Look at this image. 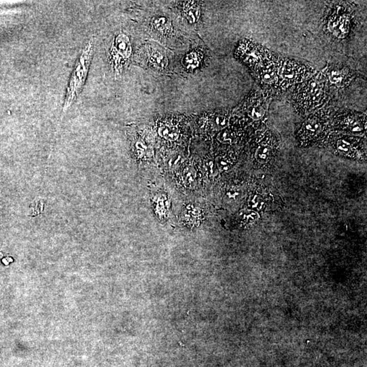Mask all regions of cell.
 I'll list each match as a JSON object with an SVG mask.
<instances>
[{
    "instance_id": "6da1fadb",
    "label": "cell",
    "mask_w": 367,
    "mask_h": 367,
    "mask_svg": "<svg viewBox=\"0 0 367 367\" xmlns=\"http://www.w3.org/2000/svg\"><path fill=\"white\" fill-rule=\"evenodd\" d=\"M94 54V44L90 40L85 45L71 73L67 86L63 112L65 113L74 104L82 92Z\"/></svg>"
},
{
    "instance_id": "7a4b0ae2",
    "label": "cell",
    "mask_w": 367,
    "mask_h": 367,
    "mask_svg": "<svg viewBox=\"0 0 367 367\" xmlns=\"http://www.w3.org/2000/svg\"><path fill=\"white\" fill-rule=\"evenodd\" d=\"M325 80L316 76L297 88L295 100L301 108L309 110L320 106L326 94Z\"/></svg>"
},
{
    "instance_id": "3957f363",
    "label": "cell",
    "mask_w": 367,
    "mask_h": 367,
    "mask_svg": "<svg viewBox=\"0 0 367 367\" xmlns=\"http://www.w3.org/2000/svg\"><path fill=\"white\" fill-rule=\"evenodd\" d=\"M327 125V116L324 111L309 116L303 122L299 131V138L301 142L308 144L315 140L317 137L322 134Z\"/></svg>"
},
{
    "instance_id": "277c9868",
    "label": "cell",
    "mask_w": 367,
    "mask_h": 367,
    "mask_svg": "<svg viewBox=\"0 0 367 367\" xmlns=\"http://www.w3.org/2000/svg\"><path fill=\"white\" fill-rule=\"evenodd\" d=\"M132 44L130 37L125 33H120L115 37L111 48L112 67L115 71L120 73L132 55Z\"/></svg>"
},
{
    "instance_id": "5b68a950",
    "label": "cell",
    "mask_w": 367,
    "mask_h": 367,
    "mask_svg": "<svg viewBox=\"0 0 367 367\" xmlns=\"http://www.w3.org/2000/svg\"><path fill=\"white\" fill-rule=\"evenodd\" d=\"M236 53L244 63L251 67L259 65L260 61L266 58L264 57L267 55L261 47H257L254 44L247 41L240 44Z\"/></svg>"
},
{
    "instance_id": "8992f818",
    "label": "cell",
    "mask_w": 367,
    "mask_h": 367,
    "mask_svg": "<svg viewBox=\"0 0 367 367\" xmlns=\"http://www.w3.org/2000/svg\"><path fill=\"white\" fill-rule=\"evenodd\" d=\"M305 67L293 61H287L281 67V72L279 73L286 85H292L295 83L301 82L306 76Z\"/></svg>"
},
{
    "instance_id": "52a82bcc",
    "label": "cell",
    "mask_w": 367,
    "mask_h": 367,
    "mask_svg": "<svg viewBox=\"0 0 367 367\" xmlns=\"http://www.w3.org/2000/svg\"><path fill=\"white\" fill-rule=\"evenodd\" d=\"M360 141L358 139L343 138H339L335 142V148L343 155L354 156L360 149Z\"/></svg>"
},
{
    "instance_id": "ba28073f",
    "label": "cell",
    "mask_w": 367,
    "mask_h": 367,
    "mask_svg": "<svg viewBox=\"0 0 367 367\" xmlns=\"http://www.w3.org/2000/svg\"><path fill=\"white\" fill-rule=\"evenodd\" d=\"M337 122L339 128L346 132L360 133L363 130L362 119L352 114H341Z\"/></svg>"
},
{
    "instance_id": "9c48e42d",
    "label": "cell",
    "mask_w": 367,
    "mask_h": 367,
    "mask_svg": "<svg viewBox=\"0 0 367 367\" xmlns=\"http://www.w3.org/2000/svg\"><path fill=\"white\" fill-rule=\"evenodd\" d=\"M202 212L201 209L194 204H187L182 214V219L190 227H198L201 223Z\"/></svg>"
},
{
    "instance_id": "30bf717a",
    "label": "cell",
    "mask_w": 367,
    "mask_h": 367,
    "mask_svg": "<svg viewBox=\"0 0 367 367\" xmlns=\"http://www.w3.org/2000/svg\"><path fill=\"white\" fill-rule=\"evenodd\" d=\"M147 59L149 64L158 70H164L168 65V59L161 51L149 48L147 50Z\"/></svg>"
},
{
    "instance_id": "8fae6325",
    "label": "cell",
    "mask_w": 367,
    "mask_h": 367,
    "mask_svg": "<svg viewBox=\"0 0 367 367\" xmlns=\"http://www.w3.org/2000/svg\"><path fill=\"white\" fill-rule=\"evenodd\" d=\"M273 152V141L271 138L260 143L255 152V158L261 164L269 161Z\"/></svg>"
},
{
    "instance_id": "7c38bea8",
    "label": "cell",
    "mask_w": 367,
    "mask_h": 367,
    "mask_svg": "<svg viewBox=\"0 0 367 367\" xmlns=\"http://www.w3.org/2000/svg\"><path fill=\"white\" fill-rule=\"evenodd\" d=\"M184 17L190 23H197L201 17V7L197 2H184L182 5Z\"/></svg>"
},
{
    "instance_id": "4fadbf2b",
    "label": "cell",
    "mask_w": 367,
    "mask_h": 367,
    "mask_svg": "<svg viewBox=\"0 0 367 367\" xmlns=\"http://www.w3.org/2000/svg\"><path fill=\"white\" fill-rule=\"evenodd\" d=\"M277 75H278V69L277 67L273 63H269L262 67L260 71V80L264 85L272 86L277 81L278 78Z\"/></svg>"
},
{
    "instance_id": "5bb4252c",
    "label": "cell",
    "mask_w": 367,
    "mask_h": 367,
    "mask_svg": "<svg viewBox=\"0 0 367 367\" xmlns=\"http://www.w3.org/2000/svg\"><path fill=\"white\" fill-rule=\"evenodd\" d=\"M158 136L168 141H176L179 138L180 132L177 127L170 123H164L158 126Z\"/></svg>"
},
{
    "instance_id": "9a60e30c",
    "label": "cell",
    "mask_w": 367,
    "mask_h": 367,
    "mask_svg": "<svg viewBox=\"0 0 367 367\" xmlns=\"http://www.w3.org/2000/svg\"><path fill=\"white\" fill-rule=\"evenodd\" d=\"M249 116L254 120H261L266 115V110L262 100L259 97L254 98L249 106Z\"/></svg>"
},
{
    "instance_id": "2e32d148",
    "label": "cell",
    "mask_w": 367,
    "mask_h": 367,
    "mask_svg": "<svg viewBox=\"0 0 367 367\" xmlns=\"http://www.w3.org/2000/svg\"><path fill=\"white\" fill-rule=\"evenodd\" d=\"M154 210L158 217L164 218L168 213L169 199L166 194H157L153 198Z\"/></svg>"
},
{
    "instance_id": "e0dca14e",
    "label": "cell",
    "mask_w": 367,
    "mask_h": 367,
    "mask_svg": "<svg viewBox=\"0 0 367 367\" xmlns=\"http://www.w3.org/2000/svg\"><path fill=\"white\" fill-rule=\"evenodd\" d=\"M201 59L199 53L192 51V52L186 55L185 58L184 59L183 64L186 68L194 69L199 66Z\"/></svg>"
},
{
    "instance_id": "ac0fdd59",
    "label": "cell",
    "mask_w": 367,
    "mask_h": 367,
    "mask_svg": "<svg viewBox=\"0 0 367 367\" xmlns=\"http://www.w3.org/2000/svg\"><path fill=\"white\" fill-rule=\"evenodd\" d=\"M152 25L158 32L162 33V34L168 33L172 28L170 21L167 18L164 17L154 18L152 21Z\"/></svg>"
},
{
    "instance_id": "d6986e66",
    "label": "cell",
    "mask_w": 367,
    "mask_h": 367,
    "mask_svg": "<svg viewBox=\"0 0 367 367\" xmlns=\"http://www.w3.org/2000/svg\"><path fill=\"white\" fill-rule=\"evenodd\" d=\"M216 166L220 172H228L233 166V161L229 156L219 155L216 158Z\"/></svg>"
},
{
    "instance_id": "ffe728a7",
    "label": "cell",
    "mask_w": 367,
    "mask_h": 367,
    "mask_svg": "<svg viewBox=\"0 0 367 367\" xmlns=\"http://www.w3.org/2000/svg\"><path fill=\"white\" fill-rule=\"evenodd\" d=\"M196 172L192 167H187L184 169L183 174H182V179L185 185L190 187L193 186L196 182Z\"/></svg>"
},
{
    "instance_id": "44dd1931",
    "label": "cell",
    "mask_w": 367,
    "mask_h": 367,
    "mask_svg": "<svg viewBox=\"0 0 367 367\" xmlns=\"http://www.w3.org/2000/svg\"><path fill=\"white\" fill-rule=\"evenodd\" d=\"M259 218V214L253 210H243L240 212L239 219L242 223L248 225L255 222Z\"/></svg>"
},
{
    "instance_id": "7402d4cb",
    "label": "cell",
    "mask_w": 367,
    "mask_h": 367,
    "mask_svg": "<svg viewBox=\"0 0 367 367\" xmlns=\"http://www.w3.org/2000/svg\"><path fill=\"white\" fill-rule=\"evenodd\" d=\"M134 149L136 155L139 158H142L146 155L148 151V147L142 139H138L134 141Z\"/></svg>"
},
{
    "instance_id": "603a6c76",
    "label": "cell",
    "mask_w": 367,
    "mask_h": 367,
    "mask_svg": "<svg viewBox=\"0 0 367 367\" xmlns=\"http://www.w3.org/2000/svg\"><path fill=\"white\" fill-rule=\"evenodd\" d=\"M229 123V118L227 115L223 114H216L212 116V124L218 129H224L227 127Z\"/></svg>"
},
{
    "instance_id": "cb8c5ba5",
    "label": "cell",
    "mask_w": 367,
    "mask_h": 367,
    "mask_svg": "<svg viewBox=\"0 0 367 367\" xmlns=\"http://www.w3.org/2000/svg\"><path fill=\"white\" fill-rule=\"evenodd\" d=\"M265 205L263 199L258 194H254L250 197L249 199V206L252 210H261L263 209Z\"/></svg>"
},
{
    "instance_id": "d4e9b609",
    "label": "cell",
    "mask_w": 367,
    "mask_h": 367,
    "mask_svg": "<svg viewBox=\"0 0 367 367\" xmlns=\"http://www.w3.org/2000/svg\"><path fill=\"white\" fill-rule=\"evenodd\" d=\"M217 139L224 144H231L235 140V135L230 130H224L218 135Z\"/></svg>"
},
{
    "instance_id": "484cf974",
    "label": "cell",
    "mask_w": 367,
    "mask_h": 367,
    "mask_svg": "<svg viewBox=\"0 0 367 367\" xmlns=\"http://www.w3.org/2000/svg\"><path fill=\"white\" fill-rule=\"evenodd\" d=\"M206 170H207L208 173L213 176L216 174V171H217V168H216V164L213 160H208L206 162Z\"/></svg>"
},
{
    "instance_id": "4316f807",
    "label": "cell",
    "mask_w": 367,
    "mask_h": 367,
    "mask_svg": "<svg viewBox=\"0 0 367 367\" xmlns=\"http://www.w3.org/2000/svg\"><path fill=\"white\" fill-rule=\"evenodd\" d=\"M239 192L235 191V190H231V191L227 192V196L230 199H235L237 196H239Z\"/></svg>"
}]
</instances>
